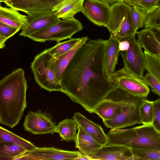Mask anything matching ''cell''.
Listing matches in <instances>:
<instances>
[{
    "mask_svg": "<svg viewBox=\"0 0 160 160\" xmlns=\"http://www.w3.org/2000/svg\"><path fill=\"white\" fill-rule=\"evenodd\" d=\"M142 79L152 92L160 97V83L153 75L148 72Z\"/></svg>",
    "mask_w": 160,
    "mask_h": 160,
    "instance_id": "cell-35",
    "label": "cell"
},
{
    "mask_svg": "<svg viewBox=\"0 0 160 160\" xmlns=\"http://www.w3.org/2000/svg\"><path fill=\"white\" fill-rule=\"evenodd\" d=\"M78 126L76 121L72 119H65L57 125V133L63 140L69 142L74 141L77 133Z\"/></svg>",
    "mask_w": 160,
    "mask_h": 160,
    "instance_id": "cell-24",
    "label": "cell"
},
{
    "mask_svg": "<svg viewBox=\"0 0 160 160\" xmlns=\"http://www.w3.org/2000/svg\"><path fill=\"white\" fill-rule=\"evenodd\" d=\"M0 22L21 29L27 25V16L21 14L13 8L0 7Z\"/></svg>",
    "mask_w": 160,
    "mask_h": 160,
    "instance_id": "cell-22",
    "label": "cell"
},
{
    "mask_svg": "<svg viewBox=\"0 0 160 160\" xmlns=\"http://www.w3.org/2000/svg\"><path fill=\"white\" fill-rule=\"evenodd\" d=\"M141 0H120V1L124 2L131 6L136 5Z\"/></svg>",
    "mask_w": 160,
    "mask_h": 160,
    "instance_id": "cell-38",
    "label": "cell"
},
{
    "mask_svg": "<svg viewBox=\"0 0 160 160\" xmlns=\"http://www.w3.org/2000/svg\"><path fill=\"white\" fill-rule=\"evenodd\" d=\"M23 126L26 131L34 134L57 133V125L52 117L39 110L29 112L25 118Z\"/></svg>",
    "mask_w": 160,
    "mask_h": 160,
    "instance_id": "cell-10",
    "label": "cell"
},
{
    "mask_svg": "<svg viewBox=\"0 0 160 160\" xmlns=\"http://www.w3.org/2000/svg\"><path fill=\"white\" fill-rule=\"evenodd\" d=\"M81 38H72L62 42H58L55 46L47 49L49 53L56 59L74 47Z\"/></svg>",
    "mask_w": 160,
    "mask_h": 160,
    "instance_id": "cell-27",
    "label": "cell"
},
{
    "mask_svg": "<svg viewBox=\"0 0 160 160\" xmlns=\"http://www.w3.org/2000/svg\"><path fill=\"white\" fill-rule=\"evenodd\" d=\"M131 12L134 29L136 33L138 29L145 26L148 15L137 6H131Z\"/></svg>",
    "mask_w": 160,
    "mask_h": 160,
    "instance_id": "cell-29",
    "label": "cell"
},
{
    "mask_svg": "<svg viewBox=\"0 0 160 160\" xmlns=\"http://www.w3.org/2000/svg\"><path fill=\"white\" fill-rule=\"evenodd\" d=\"M139 113L142 124L152 125L154 115L153 101L144 98L139 107Z\"/></svg>",
    "mask_w": 160,
    "mask_h": 160,
    "instance_id": "cell-28",
    "label": "cell"
},
{
    "mask_svg": "<svg viewBox=\"0 0 160 160\" xmlns=\"http://www.w3.org/2000/svg\"><path fill=\"white\" fill-rule=\"evenodd\" d=\"M28 152L23 148L11 143H0V160H17Z\"/></svg>",
    "mask_w": 160,
    "mask_h": 160,
    "instance_id": "cell-26",
    "label": "cell"
},
{
    "mask_svg": "<svg viewBox=\"0 0 160 160\" xmlns=\"http://www.w3.org/2000/svg\"><path fill=\"white\" fill-rule=\"evenodd\" d=\"M154 115L152 125L160 132V98L153 101Z\"/></svg>",
    "mask_w": 160,
    "mask_h": 160,
    "instance_id": "cell-36",
    "label": "cell"
},
{
    "mask_svg": "<svg viewBox=\"0 0 160 160\" xmlns=\"http://www.w3.org/2000/svg\"><path fill=\"white\" fill-rule=\"evenodd\" d=\"M153 30L147 28L137 31L138 40L144 51L160 59V43L155 36Z\"/></svg>",
    "mask_w": 160,
    "mask_h": 160,
    "instance_id": "cell-19",
    "label": "cell"
},
{
    "mask_svg": "<svg viewBox=\"0 0 160 160\" xmlns=\"http://www.w3.org/2000/svg\"><path fill=\"white\" fill-rule=\"evenodd\" d=\"M122 109V103L106 98L95 108L93 113L99 116L102 120L113 119L120 114Z\"/></svg>",
    "mask_w": 160,
    "mask_h": 160,
    "instance_id": "cell-21",
    "label": "cell"
},
{
    "mask_svg": "<svg viewBox=\"0 0 160 160\" xmlns=\"http://www.w3.org/2000/svg\"><path fill=\"white\" fill-rule=\"evenodd\" d=\"M130 46L129 42L126 40L121 41L119 42V49L120 51H123L128 50Z\"/></svg>",
    "mask_w": 160,
    "mask_h": 160,
    "instance_id": "cell-37",
    "label": "cell"
},
{
    "mask_svg": "<svg viewBox=\"0 0 160 160\" xmlns=\"http://www.w3.org/2000/svg\"><path fill=\"white\" fill-rule=\"evenodd\" d=\"M55 59L46 49L35 57L31 68L35 80L41 88L49 92H62L61 82L54 71Z\"/></svg>",
    "mask_w": 160,
    "mask_h": 160,
    "instance_id": "cell-5",
    "label": "cell"
},
{
    "mask_svg": "<svg viewBox=\"0 0 160 160\" xmlns=\"http://www.w3.org/2000/svg\"><path fill=\"white\" fill-rule=\"evenodd\" d=\"M146 62V70L160 83V59L147 51H144Z\"/></svg>",
    "mask_w": 160,
    "mask_h": 160,
    "instance_id": "cell-30",
    "label": "cell"
},
{
    "mask_svg": "<svg viewBox=\"0 0 160 160\" xmlns=\"http://www.w3.org/2000/svg\"><path fill=\"white\" fill-rule=\"evenodd\" d=\"M160 0H141L136 5L148 15L155 10L160 4Z\"/></svg>",
    "mask_w": 160,
    "mask_h": 160,
    "instance_id": "cell-34",
    "label": "cell"
},
{
    "mask_svg": "<svg viewBox=\"0 0 160 160\" xmlns=\"http://www.w3.org/2000/svg\"><path fill=\"white\" fill-rule=\"evenodd\" d=\"M83 28L81 22L73 17L69 19L60 20L56 23L35 32L28 38L39 42L50 41L58 42L71 38L75 33L82 30Z\"/></svg>",
    "mask_w": 160,
    "mask_h": 160,
    "instance_id": "cell-7",
    "label": "cell"
},
{
    "mask_svg": "<svg viewBox=\"0 0 160 160\" xmlns=\"http://www.w3.org/2000/svg\"><path fill=\"white\" fill-rule=\"evenodd\" d=\"M85 0H61L54 8L58 18L62 19L72 18L82 10Z\"/></svg>",
    "mask_w": 160,
    "mask_h": 160,
    "instance_id": "cell-20",
    "label": "cell"
},
{
    "mask_svg": "<svg viewBox=\"0 0 160 160\" xmlns=\"http://www.w3.org/2000/svg\"><path fill=\"white\" fill-rule=\"evenodd\" d=\"M109 3L102 0H85L81 12L98 26H106L110 15Z\"/></svg>",
    "mask_w": 160,
    "mask_h": 160,
    "instance_id": "cell-13",
    "label": "cell"
},
{
    "mask_svg": "<svg viewBox=\"0 0 160 160\" xmlns=\"http://www.w3.org/2000/svg\"><path fill=\"white\" fill-rule=\"evenodd\" d=\"M119 42L114 35L110 34L109 38L107 40L104 62L105 75L108 80H112L111 76L114 72L118 62Z\"/></svg>",
    "mask_w": 160,
    "mask_h": 160,
    "instance_id": "cell-16",
    "label": "cell"
},
{
    "mask_svg": "<svg viewBox=\"0 0 160 160\" xmlns=\"http://www.w3.org/2000/svg\"><path fill=\"white\" fill-rule=\"evenodd\" d=\"M106 2H108L109 3H113L118 1L120 0H102Z\"/></svg>",
    "mask_w": 160,
    "mask_h": 160,
    "instance_id": "cell-41",
    "label": "cell"
},
{
    "mask_svg": "<svg viewBox=\"0 0 160 160\" xmlns=\"http://www.w3.org/2000/svg\"><path fill=\"white\" fill-rule=\"evenodd\" d=\"M107 144H118L136 148L160 150V132L152 124L129 129H111L106 134Z\"/></svg>",
    "mask_w": 160,
    "mask_h": 160,
    "instance_id": "cell-3",
    "label": "cell"
},
{
    "mask_svg": "<svg viewBox=\"0 0 160 160\" xmlns=\"http://www.w3.org/2000/svg\"><path fill=\"white\" fill-rule=\"evenodd\" d=\"M28 23L22 28L19 35L28 37L30 35L48 28L60 20L55 11L33 13L27 16Z\"/></svg>",
    "mask_w": 160,
    "mask_h": 160,
    "instance_id": "cell-12",
    "label": "cell"
},
{
    "mask_svg": "<svg viewBox=\"0 0 160 160\" xmlns=\"http://www.w3.org/2000/svg\"><path fill=\"white\" fill-rule=\"evenodd\" d=\"M107 40L87 41L77 50L64 70L62 92L90 113L118 87L106 78L104 67Z\"/></svg>",
    "mask_w": 160,
    "mask_h": 160,
    "instance_id": "cell-1",
    "label": "cell"
},
{
    "mask_svg": "<svg viewBox=\"0 0 160 160\" xmlns=\"http://www.w3.org/2000/svg\"><path fill=\"white\" fill-rule=\"evenodd\" d=\"M11 143L23 148L28 152L33 151L37 147L32 143L0 126V143Z\"/></svg>",
    "mask_w": 160,
    "mask_h": 160,
    "instance_id": "cell-25",
    "label": "cell"
},
{
    "mask_svg": "<svg viewBox=\"0 0 160 160\" xmlns=\"http://www.w3.org/2000/svg\"><path fill=\"white\" fill-rule=\"evenodd\" d=\"M81 154L79 151L65 150L54 147H37L34 150L28 152L17 160H77Z\"/></svg>",
    "mask_w": 160,
    "mask_h": 160,
    "instance_id": "cell-11",
    "label": "cell"
},
{
    "mask_svg": "<svg viewBox=\"0 0 160 160\" xmlns=\"http://www.w3.org/2000/svg\"><path fill=\"white\" fill-rule=\"evenodd\" d=\"M111 78L118 87L134 96L145 98L149 93V87L142 79L124 68L115 71Z\"/></svg>",
    "mask_w": 160,
    "mask_h": 160,
    "instance_id": "cell-9",
    "label": "cell"
},
{
    "mask_svg": "<svg viewBox=\"0 0 160 160\" xmlns=\"http://www.w3.org/2000/svg\"><path fill=\"white\" fill-rule=\"evenodd\" d=\"M144 27L156 30H160V4L155 10L148 15Z\"/></svg>",
    "mask_w": 160,
    "mask_h": 160,
    "instance_id": "cell-33",
    "label": "cell"
},
{
    "mask_svg": "<svg viewBox=\"0 0 160 160\" xmlns=\"http://www.w3.org/2000/svg\"><path fill=\"white\" fill-rule=\"evenodd\" d=\"M91 160H134L131 148L123 145H103Z\"/></svg>",
    "mask_w": 160,
    "mask_h": 160,
    "instance_id": "cell-15",
    "label": "cell"
},
{
    "mask_svg": "<svg viewBox=\"0 0 160 160\" xmlns=\"http://www.w3.org/2000/svg\"><path fill=\"white\" fill-rule=\"evenodd\" d=\"M134 34L126 40L130 43L128 49L121 51L123 62L124 68L130 72L142 79L144 73L146 70V62L144 52L142 48Z\"/></svg>",
    "mask_w": 160,
    "mask_h": 160,
    "instance_id": "cell-8",
    "label": "cell"
},
{
    "mask_svg": "<svg viewBox=\"0 0 160 160\" xmlns=\"http://www.w3.org/2000/svg\"><path fill=\"white\" fill-rule=\"evenodd\" d=\"M106 98L119 102L122 105L121 113L115 118L103 121L107 128L111 129H122L142 123L139 108L144 98L134 96L118 86Z\"/></svg>",
    "mask_w": 160,
    "mask_h": 160,
    "instance_id": "cell-4",
    "label": "cell"
},
{
    "mask_svg": "<svg viewBox=\"0 0 160 160\" xmlns=\"http://www.w3.org/2000/svg\"><path fill=\"white\" fill-rule=\"evenodd\" d=\"M88 37L81 38L79 42L72 49L55 59L54 71L58 81L61 82L63 73L68 66L78 48L83 43L88 40Z\"/></svg>",
    "mask_w": 160,
    "mask_h": 160,
    "instance_id": "cell-23",
    "label": "cell"
},
{
    "mask_svg": "<svg viewBox=\"0 0 160 160\" xmlns=\"http://www.w3.org/2000/svg\"><path fill=\"white\" fill-rule=\"evenodd\" d=\"M78 126V132L76 138L74 141L75 147L81 153L91 158L95 156L103 145L85 131L81 127Z\"/></svg>",
    "mask_w": 160,
    "mask_h": 160,
    "instance_id": "cell-17",
    "label": "cell"
},
{
    "mask_svg": "<svg viewBox=\"0 0 160 160\" xmlns=\"http://www.w3.org/2000/svg\"><path fill=\"white\" fill-rule=\"evenodd\" d=\"M131 149L134 160H160V150L146 148Z\"/></svg>",
    "mask_w": 160,
    "mask_h": 160,
    "instance_id": "cell-31",
    "label": "cell"
},
{
    "mask_svg": "<svg viewBox=\"0 0 160 160\" xmlns=\"http://www.w3.org/2000/svg\"><path fill=\"white\" fill-rule=\"evenodd\" d=\"M20 30L0 22V48H4L5 47V43L7 40Z\"/></svg>",
    "mask_w": 160,
    "mask_h": 160,
    "instance_id": "cell-32",
    "label": "cell"
},
{
    "mask_svg": "<svg viewBox=\"0 0 160 160\" xmlns=\"http://www.w3.org/2000/svg\"><path fill=\"white\" fill-rule=\"evenodd\" d=\"M28 86L24 70L16 69L0 81V122L11 128L19 122L27 107Z\"/></svg>",
    "mask_w": 160,
    "mask_h": 160,
    "instance_id": "cell-2",
    "label": "cell"
},
{
    "mask_svg": "<svg viewBox=\"0 0 160 160\" xmlns=\"http://www.w3.org/2000/svg\"><path fill=\"white\" fill-rule=\"evenodd\" d=\"M12 0H0V2L4 3L7 6L10 7L11 5Z\"/></svg>",
    "mask_w": 160,
    "mask_h": 160,
    "instance_id": "cell-40",
    "label": "cell"
},
{
    "mask_svg": "<svg viewBox=\"0 0 160 160\" xmlns=\"http://www.w3.org/2000/svg\"><path fill=\"white\" fill-rule=\"evenodd\" d=\"M154 33L157 39L160 43V30L154 31Z\"/></svg>",
    "mask_w": 160,
    "mask_h": 160,
    "instance_id": "cell-39",
    "label": "cell"
},
{
    "mask_svg": "<svg viewBox=\"0 0 160 160\" xmlns=\"http://www.w3.org/2000/svg\"><path fill=\"white\" fill-rule=\"evenodd\" d=\"M72 118L76 122L78 125L81 127L102 145L107 144L108 137L99 125L88 119L79 112L74 113Z\"/></svg>",
    "mask_w": 160,
    "mask_h": 160,
    "instance_id": "cell-18",
    "label": "cell"
},
{
    "mask_svg": "<svg viewBox=\"0 0 160 160\" xmlns=\"http://www.w3.org/2000/svg\"><path fill=\"white\" fill-rule=\"evenodd\" d=\"M61 0H12L10 8L28 15L53 11Z\"/></svg>",
    "mask_w": 160,
    "mask_h": 160,
    "instance_id": "cell-14",
    "label": "cell"
},
{
    "mask_svg": "<svg viewBox=\"0 0 160 160\" xmlns=\"http://www.w3.org/2000/svg\"><path fill=\"white\" fill-rule=\"evenodd\" d=\"M131 6L121 1L110 6L109 17L106 27L119 42L136 33L132 22Z\"/></svg>",
    "mask_w": 160,
    "mask_h": 160,
    "instance_id": "cell-6",
    "label": "cell"
}]
</instances>
